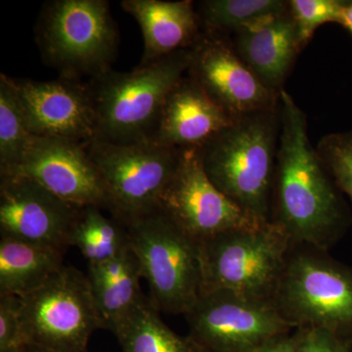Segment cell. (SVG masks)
<instances>
[{
    "label": "cell",
    "instance_id": "obj_2",
    "mask_svg": "<svg viewBox=\"0 0 352 352\" xmlns=\"http://www.w3.org/2000/svg\"><path fill=\"white\" fill-rule=\"evenodd\" d=\"M281 133V103L240 116L199 146L212 184L245 214L270 222L271 199Z\"/></svg>",
    "mask_w": 352,
    "mask_h": 352
},
{
    "label": "cell",
    "instance_id": "obj_8",
    "mask_svg": "<svg viewBox=\"0 0 352 352\" xmlns=\"http://www.w3.org/2000/svg\"><path fill=\"white\" fill-rule=\"evenodd\" d=\"M100 177L108 212L122 224L154 212L179 164L182 149L157 143L85 144Z\"/></svg>",
    "mask_w": 352,
    "mask_h": 352
},
{
    "label": "cell",
    "instance_id": "obj_9",
    "mask_svg": "<svg viewBox=\"0 0 352 352\" xmlns=\"http://www.w3.org/2000/svg\"><path fill=\"white\" fill-rule=\"evenodd\" d=\"M21 302L29 344L56 352H88L92 333L105 329L87 275L73 266L64 265Z\"/></svg>",
    "mask_w": 352,
    "mask_h": 352
},
{
    "label": "cell",
    "instance_id": "obj_30",
    "mask_svg": "<svg viewBox=\"0 0 352 352\" xmlns=\"http://www.w3.org/2000/svg\"><path fill=\"white\" fill-rule=\"evenodd\" d=\"M340 24L344 25V29L352 34V1H347L342 11Z\"/></svg>",
    "mask_w": 352,
    "mask_h": 352
},
{
    "label": "cell",
    "instance_id": "obj_5",
    "mask_svg": "<svg viewBox=\"0 0 352 352\" xmlns=\"http://www.w3.org/2000/svg\"><path fill=\"white\" fill-rule=\"evenodd\" d=\"M36 34L43 61L67 80H92L111 71L119 47V32L106 0L47 2Z\"/></svg>",
    "mask_w": 352,
    "mask_h": 352
},
{
    "label": "cell",
    "instance_id": "obj_19",
    "mask_svg": "<svg viewBox=\"0 0 352 352\" xmlns=\"http://www.w3.org/2000/svg\"><path fill=\"white\" fill-rule=\"evenodd\" d=\"M87 278L104 326L111 332L147 300L140 288V264L131 245L110 261L88 264Z\"/></svg>",
    "mask_w": 352,
    "mask_h": 352
},
{
    "label": "cell",
    "instance_id": "obj_12",
    "mask_svg": "<svg viewBox=\"0 0 352 352\" xmlns=\"http://www.w3.org/2000/svg\"><path fill=\"white\" fill-rule=\"evenodd\" d=\"M190 50L187 76L232 119L280 103V96L264 87L241 59L228 36L201 29Z\"/></svg>",
    "mask_w": 352,
    "mask_h": 352
},
{
    "label": "cell",
    "instance_id": "obj_28",
    "mask_svg": "<svg viewBox=\"0 0 352 352\" xmlns=\"http://www.w3.org/2000/svg\"><path fill=\"white\" fill-rule=\"evenodd\" d=\"M296 352H352V342L320 328H300Z\"/></svg>",
    "mask_w": 352,
    "mask_h": 352
},
{
    "label": "cell",
    "instance_id": "obj_7",
    "mask_svg": "<svg viewBox=\"0 0 352 352\" xmlns=\"http://www.w3.org/2000/svg\"><path fill=\"white\" fill-rule=\"evenodd\" d=\"M124 226L154 307L160 312L186 314L201 293L198 243L160 208Z\"/></svg>",
    "mask_w": 352,
    "mask_h": 352
},
{
    "label": "cell",
    "instance_id": "obj_16",
    "mask_svg": "<svg viewBox=\"0 0 352 352\" xmlns=\"http://www.w3.org/2000/svg\"><path fill=\"white\" fill-rule=\"evenodd\" d=\"M234 50L264 87L280 96L302 47L289 8L229 36Z\"/></svg>",
    "mask_w": 352,
    "mask_h": 352
},
{
    "label": "cell",
    "instance_id": "obj_6",
    "mask_svg": "<svg viewBox=\"0 0 352 352\" xmlns=\"http://www.w3.org/2000/svg\"><path fill=\"white\" fill-rule=\"evenodd\" d=\"M292 244L271 222L224 231L198 243L201 294L228 291L272 298Z\"/></svg>",
    "mask_w": 352,
    "mask_h": 352
},
{
    "label": "cell",
    "instance_id": "obj_26",
    "mask_svg": "<svg viewBox=\"0 0 352 352\" xmlns=\"http://www.w3.org/2000/svg\"><path fill=\"white\" fill-rule=\"evenodd\" d=\"M346 2L344 0H289V14L295 23L302 50L320 25L326 23L340 24Z\"/></svg>",
    "mask_w": 352,
    "mask_h": 352
},
{
    "label": "cell",
    "instance_id": "obj_10",
    "mask_svg": "<svg viewBox=\"0 0 352 352\" xmlns=\"http://www.w3.org/2000/svg\"><path fill=\"white\" fill-rule=\"evenodd\" d=\"M185 317L188 337L207 352H258L295 331L271 298L228 291L201 294Z\"/></svg>",
    "mask_w": 352,
    "mask_h": 352
},
{
    "label": "cell",
    "instance_id": "obj_13",
    "mask_svg": "<svg viewBox=\"0 0 352 352\" xmlns=\"http://www.w3.org/2000/svg\"><path fill=\"white\" fill-rule=\"evenodd\" d=\"M0 234L67 251L82 207L22 175H0Z\"/></svg>",
    "mask_w": 352,
    "mask_h": 352
},
{
    "label": "cell",
    "instance_id": "obj_31",
    "mask_svg": "<svg viewBox=\"0 0 352 352\" xmlns=\"http://www.w3.org/2000/svg\"><path fill=\"white\" fill-rule=\"evenodd\" d=\"M24 352H56V351H50V349H44V347L34 346V344H30V346H28L27 349H25Z\"/></svg>",
    "mask_w": 352,
    "mask_h": 352
},
{
    "label": "cell",
    "instance_id": "obj_18",
    "mask_svg": "<svg viewBox=\"0 0 352 352\" xmlns=\"http://www.w3.org/2000/svg\"><path fill=\"white\" fill-rule=\"evenodd\" d=\"M122 7L142 31L144 53L141 66L188 50L201 32L195 4L190 0H124Z\"/></svg>",
    "mask_w": 352,
    "mask_h": 352
},
{
    "label": "cell",
    "instance_id": "obj_32",
    "mask_svg": "<svg viewBox=\"0 0 352 352\" xmlns=\"http://www.w3.org/2000/svg\"><path fill=\"white\" fill-rule=\"evenodd\" d=\"M199 347H200V346H199ZM200 349H201V347H200ZM201 352H207V351H203V349H201Z\"/></svg>",
    "mask_w": 352,
    "mask_h": 352
},
{
    "label": "cell",
    "instance_id": "obj_27",
    "mask_svg": "<svg viewBox=\"0 0 352 352\" xmlns=\"http://www.w3.org/2000/svg\"><path fill=\"white\" fill-rule=\"evenodd\" d=\"M21 298L0 296V352H24L27 338L21 320Z\"/></svg>",
    "mask_w": 352,
    "mask_h": 352
},
{
    "label": "cell",
    "instance_id": "obj_22",
    "mask_svg": "<svg viewBox=\"0 0 352 352\" xmlns=\"http://www.w3.org/2000/svg\"><path fill=\"white\" fill-rule=\"evenodd\" d=\"M78 248L88 264L105 263L129 248L126 227L107 217L98 207H82L69 236V247Z\"/></svg>",
    "mask_w": 352,
    "mask_h": 352
},
{
    "label": "cell",
    "instance_id": "obj_14",
    "mask_svg": "<svg viewBox=\"0 0 352 352\" xmlns=\"http://www.w3.org/2000/svg\"><path fill=\"white\" fill-rule=\"evenodd\" d=\"M14 82L32 135L83 145L96 140V113L87 83L63 78Z\"/></svg>",
    "mask_w": 352,
    "mask_h": 352
},
{
    "label": "cell",
    "instance_id": "obj_23",
    "mask_svg": "<svg viewBox=\"0 0 352 352\" xmlns=\"http://www.w3.org/2000/svg\"><path fill=\"white\" fill-rule=\"evenodd\" d=\"M289 8L285 0H205L196 8L201 29L233 36L240 30Z\"/></svg>",
    "mask_w": 352,
    "mask_h": 352
},
{
    "label": "cell",
    "instance_id": "obj_15",
    "mask_svg": "<svg viewBox=\"0 0 352 352\" xmlns=\"http://www.w3.org/2000/svg\"><path fill=\"white\" fill-rule=\"evenodd\" d=\"M0 175H22L69 203L108 210L105 191L85 145L32 135L17 166Z\"/></svg>",
    "mask_w": 352,
    "mask_h": 352
},
{
    "label": "cell",
    "instance_id": "obj_4",
    "mask_svg": "<svg viewBox=\"0 0 352 352\" xmlns=\"http://www.w3.org/2000/svg\"><path fill=\"white\" fill-rule=\"evenodd\" d=\"M271 300L294 329L320 328L352 342V267L292 245Z\"/></svg>",
    "mask_w": 352,
    "mask_h": 352
},
{
    "label": "cell",
    "instance_id": "obj_17",
    "mask_svg": "<svg viewBox=\"0 0 352 352\" xmlns=\"http://www.w3.org/2000/svg\"><path fill=\"white\" fill-rule=\"evenodd\" d=\"M233 120L186 74L166 97L152 142L175 149L201 146Z\"/></svg>",
    "mask_w": 352,
    "mask_h": 352
},
{
    "label": "cell",
    "instance_id": "obj_24",
    "mask_svg": "<svg viewBox=\"0 0 352 352\" xmlns=\"http://www.w3.org/2000/svg\"><path fill=\"white\" fill-rule=\"evenodd\" d=\"M14 78L0 75V173L17 166L32 138Z\"/></svg>",
    "mask_w": 352,
    "mask_h": 352
},
{
    "label": "cell",
    "instance_id": "obj_21",
    "mask_svg": "<svg viewBox=\"0 0 352 352\" xmlns=\"http://www.w3.org/2000/svg\"><path fill=\"white\" fill-rule=\"evenodd\" d=\"M113 333L122 352H201L189 337H180L164 324L149 296Z\"/></svg>",
    "mask_w": 352,
    "mask_h": 352
},
{
    "label": "cell",
    "instance_id": "obj_29",
    "mask_svg": "<svg viewBox=\"0 0 352 352\" xmlns=\"http://www.w3.org/2000/svg\"><path fill=\"white\" fill-rule=\"evenodd\" d=\"M298 342V331L295 330L273 340L258 352H296Z\"/></svg>",
    "mask_w": 352,
    "mask_h": 352
},
{
    "label": "cell",
    "instance_id": "obj_25",
    "mask_svg": "<svg viewBox=\"0 0 352 352\" xmlns=\"http://www.w3.org/2000/svg\"><path fill=\"white\" fill-rule=\"evenodd\" d=\"M315 149L336 186L344 192L352 203V131L327 134L319 140Z\"/></svg>",
    "mask_w": 352,
    "mask_h": 352
},
{
    "label": "cell",
    "instance_id": "obj_20",
    "mask_svg": "<svg viewBox=\"0 0 352 352\" xmlns=\"http://www.w3.org/2000/svg\"><path fill=\"white\" fill-rule=\"evenodd\" d=\"M66 251L10 238L0 241V296L24 298L64 266Z\"/></svg>",
    "mask_w": 352,
    "mask_h": 352
},
{
    "label": "cell",
    "instance_id": "obj_3",
    "mask_svg": "<svg viewBox=\"0 0 352 352\" xmlns=\"http://www.w3.org/2000/svg\"><path fill=\"white\" fill-rule=\"evenodd\" d=\"M191 50L176 51L129 73L111 69L87 83L97 120L96 140L113 144L153 141L166 97L186 75Z\"/></svg>",
    "mask_w": 352,
    "mask_h": 352
},
{
    "label": "cell",
    "instance_id": "obj_1",
    "mask_svg": "<svg viewBox=\"0 0 352 352\" xmlns=\"http://www.w3.org/2000/svg\"><path fill=\"white\" fill-rule=\"evenodd\" d=\"M270 222L292 245L328 252L346 231L349 217L335 182L308 138L307 113L283 90Z\"/></svg>",
    "mask_w": 352,
    "mask_h": 352
},
{
    "label": "cell",
    "instance_id": "obj_11",
    "mask_svg": "<svg viewBox=\"0 0 352 352\" xmlns=\"http://www.w3.org/2000/svg\"><path fill=\"white\" fill-rule=\"evenodd\" d=\"M159 208L197 243L230 229L263 223L245 214L212 184L204 170L199 146L182 149L179 164Z\"/></svg>",
    "mask_w": 352,
    "mask_h": 352
}]
</instances>
